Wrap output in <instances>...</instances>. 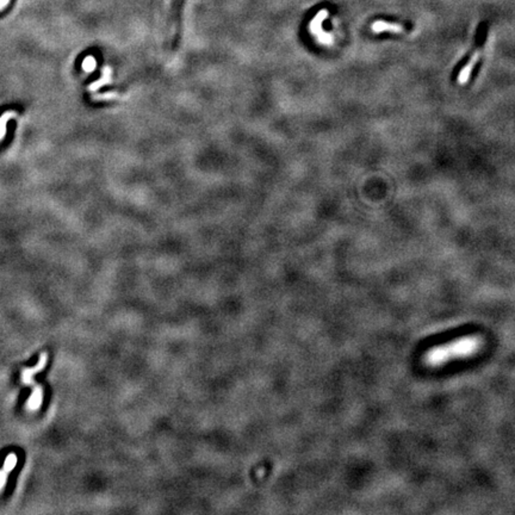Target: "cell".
I'll list each match as a JSON object with an SVG mask.
<instances>
[{"instance_id": "6da1fadb", "label": "cell", "mask_w": 515, "mask_h": 515, "mask_svg": "<svg viewBox=\"0 0 515 515\" xmlns=\"http://www.w3.org/2000/svg\"><path fill=\"white\" fill-rule=\"evenodd\" d=\"M483 340L479 335H466L440 346L433 347L425 354V364L429 367H440L451 360L469 358L482 348Z\"/></svg>"}, {"instance_id": "7a4b0ae2", "label": "cell", "mask_w": 515, "mask_h": 515, "mask_svg": "<svg viewBox=\"0 0 515 515\" xmlns=\"http://www.w3.org/2000/svg\"><path fill=\"white\" fill-rule=\"evenodd\" d=\"M186 0H173L171 11V19H172V48L174 50L178 48L180 39L182 36V13H184V5Z\"/></svg>"}, {"instance_id": "3957f363", "label": "cell", "mask_w": 515, "mask_h": 515, "mask_svg": "<svg viewBox=\"0 0 515 515\" xmlns=\"http://www.w3.org/2000/svg\"><path fill=\"white\" fill-rule=\"evenodd\" d=\"M481 53H482V49L476 50V52L473 53V55L471 56V59L467 61V63L463 67L462 70L459 72L458 78H457V81H458L460 85H465V84H467V81L470 80L471 74H472V70H473V68H475L477 62H479V60H480Z\"/></svg>"}, {"instance_id": "277c9868", "label": "cell", "mask_w": 515, "mask_h": 515, "mask_svg": "<svg viewBox=\"0 0 515 515\" xmlns=\"http://www.w3.org/2000/svg\"><path fill=\"white\" fill-rule=\"evenodd\" d=\"M372 31L376 33L381 32H392V33H401L404 31V28L397 23H389L385 20H377L372 25Z\"/></svg>"}, {"instance_id": "5b68a950", "label": "cell", "mask_w": 515, "mask_h": 515, "mask_svg": "<svg viewBox=\"0 0 515 515\" xmlns=\"http://www.w3.org/2000/svg\"><path fill=\"white\" fill-rule=\"evenodd\" d=\"M47 360H48V354L43 353L42 355H41V359H40L39 364L36 365V367H33V369H25V370H23V374H22L23 382H24L25 384H31V383H33L32 377L37 374V372L41 371L43 367L46 366Z\"/></svg>"}, {"instance_id": "8992f818", "label": "cell", "mask_w": 515, "mask_h": 515, "mask_svg": "<svg viewBox=\"0 0 515 515\" xmlns=\"http://www.w3.org/2000/svg\"><path fill=\"white\" fill-rule=\"evenodd\" d=\"M16 464H17V456L15 455V453H11V455H9L8 457H6L4 467H3V470H0V491H2L3 488H4L6 480H8V475L13 470V467L16 466Z\"/></svg>"}, {"instance_id": "52a82bcc", "label": "cell", "mask_w": 515, "mask_h": 515, "mask_svg": "<svg viewBox=\"0 0 515 515\" xmlns=\"http://www.w3.org/2000/svg\"><path fill=\"white\" fill-rule=\"evenodd\" d=\"M42 401H43L42 388H41L40 385H36L35 388H33L32 394L29 398L28 408L31 409V411H36V409H39L40 407L42 406Z\"/></svg>"}, {"instance_id": "ba28073f", "label": "cell", "mask_w": 515, "mask_h": 515, "mask_svg": "<svg viewBox=\"0 0 515 515\" xmlns=\"http://www.w3.org/2000/svg\"><path fill=\"white\" fill-rule=\"evenodd\" d=\"M10 2V0H0V9H3L4 6L8 5V3Z\"/></svg>"}]
</instances>
